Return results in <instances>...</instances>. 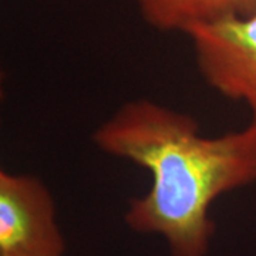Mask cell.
<instances>
[{
	"label": "cell",
	"mask_w": 256,
	"mask_h": 256,
	"mask_svg": "<svg viewBox=\"0 0 256 256\" xmlns=\"http://www.w3.org/2000/svg\"><path fill=\"white\" fill-rule=\"evenodd\" d=\"M96 146L151 174L130 202L128 228L164 239L171 256H206L215 234L210 212L220 195L256 182V122L206 137L200 124L156 101L122 104L92 134Z\"/></svg>",
	"instance_id": "6da1fadb"
},
{
	"label": "cell",
	"mask_w": 256,
	"mask_h": 256,
	"mask_svg": "<svg viewBox=\"0 0 256 256\" xmlns=\"http://www.w3.org/2000/svg\"><path fill=\"white\" fill-rule=\"evenodd\" d=\"M52 192L33 175L0 171V256H64Z\"/></svg>",
	"instance_id": "3957f363"
},
{
	"label": "cell",
	"mask_w": 256,
	"mask_h": 256,
	"mask_svg": "<svg viewBox=\"0 0 256 256\" xmlns=\"http://www.w3.org/2000/svg\"><path fill=\"white\" fill-rule=\"evenodd\" d=\"M142 18L161 32H181L200 23L256 13V0H136Z\"/></svg>",
	"instance_id": "277c9868"
},
{
	"label": "cell",
	"mask_w": 256,
	"mask_h": 256,
	"mask_svg": "<svg viewBox=\"0 0 256 256\" xmlns=\"http://www.w3.org/2000/svg\"><path fill=\"white\" fill-rule=\"evenodd\" d=\"M191 40L198 72L229 100L242 102L256 122V13L194 24Z\"/></svg>",
	"instance_id": "7a4b0ae2"
}]
</instances>
